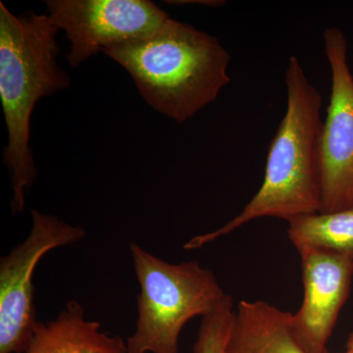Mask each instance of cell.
I'll list each match as a JSON object with an SVG mask.
<instances>
[{"instance_id": "1", "label": "cell", "mask_w": 353, "mask_h": 353, "mask_svg": "<svg viewBox=\"0 0 353 353\" xmlns=\"http://www.w3.org/2000/svg\"><path fill=\"white\" fill-rule=\"evenodd\" d=\"M287 111L272 141L264 181L240 214L216 231L199 234L185 250L201 248L264 217L289 221L322 209V97L309 82L299 58L285 71Z\"/></svg>"}, {"instance_id": "2", "label": "cell", "mask_w": 353, "mask_h": 353, "mask_svg": "<svg viewBox=\"0 0 353 353\" xmlns=\"http://www.w3.org/2000/svg\"><path fill=\"white\" fill-rule=\"evenodd\" d=\"M57 32L48 14L16 16L0 2V99L8 131L3 160L10 175L14 215L24 211L26 192L38 176L30 146L34 106L71 83L57 65Z\"/></svg>"}, {"instance_id": "3", "label": "cell", "mask_w": 353, "mask_h": 353, "mask_svg": "<svg viewBox=\"0 0 353 353\" xmlns=\"http://www.w3.org/2000/svg\"><path fill=\"white\" fill-rule=\"evenodd\" d=\"M102 52L126 70L153 109L180 124L230 83V55L218 39L171 18L150 36Z\"/></svg>"}, {"instance_id": "4", "label": "cell", "mask_w": 353, "mask_h": 353, "mask_svg": "<svg viewBox=\"0 0 353 353\" xmlns=\"http://www.w3.org/2000/svg\"><path fill=\"white\" fill-rule=\"evenodd\" d=\"M130 252L141 294L128 353H179L185 324L210 314L226 294L213 272L199 262L169 263L136 243L130 245Z\"/></svg>"}, {"instance_id": "5", "label": "cell", "mask_w": 353, "mask_h": 353, "mask_svg": "<svg viewBox=\"0 0 353 353\" xmlns=\"http://www.w3.org/2000/svg\"><path fill=\"white\" fill-rule=\"evenodd\" d=\"M29 236L0 259V353H23L38 326L32 284L39 260L50 250L83 240L85 231L32 209Z\"/></svg>"}, {"instance_id": "6", "label": "cell", "mask_w": 353, "mask_h": 353, "mask_svg": "<svg viewBox=\"0 0 353 353\" xmlns=\"http://www.w3.org/2000/svg\"><path fill=\"white\" fill-rule=\"evenodd\" d=\"M48 16L71 43L76 68L99 51L145 38L170 17L148 0H48Z\"/></svg>"}, {"instance_id": "7", "label": "cell", "mask_w": 353, "mask_h": 353, "mask_svg": "<svg viewBox=\"0 0 353 353\" xmlns=\"http://www.w3.org/2000/svg\"><path fill=\"white\" fill-rule=\"evenodd\" d=\"M332 73V92L321 134L322 209L333 213L353 206V76L347 41L339 28L323 34Z\"/></svg>"}, {"instance_id": "8", "label": "cell", "mask_w": 353, "mask_h": 353, "mask_svg": "<svg viewBox=\"0 0 353 353\" xmlns=\"http://www.w3.org/2000/svg\"><path fill=\"white\" fill-rule=\"evenodd\" d=\"M304 296L292 317V331L306 353H328L327 345L353 279V260L336 252L301 246Z\"/></svg>"}, {"instance_id": "9", "label": "cell", "mask_w": 353, "mask_h": 353, "mask_svg": "<svg viewBox=\"0 0 353 353\" xmlns=\"http://www.w3.org/2000/svg\"><path fill=\"white\" fill-rule=\"evenodd\" d=\"M23 353H128V348L121 336L102 332L101 323L88 320L82 304L71 301L54 319L39 322Z\"/></svg>"}, {"instance_id": "10", "label": "cell", "mask_w": 353, "mask_h": 353, "mask_svg": "<svg viewBox=\"0 0 353 353\" xmlns=\"http://www.w3.org/2000/svg\"><path fill=\"white\" fill-rule=\"evenodd\" d=\"M292 317L266 301H240L227 353H306L292 334Z\"/></svg>"}, {"instance_id": "11", "label": "cell", "mask_w": 353, "mask_h": 353, "mask_svg": "<svg viewBox=\"0 0 353 353\" xmlns=\"http://www.w3.org/2000/svg\"><path fill=\"white\" fill-rule=\"evenodd\" d=\"M287 222L288 236L296 248L313 246L353 260V206L333 213L297 216Z\"/></svg>"}, {"instance_id": "12", "label": "cell", "mask_w": 353, "mask_h": 353, "mask_svg": "<svg viewBox=\"0 0 353 353\" xmlns=\"http://www.w3.org/2000/svg\"><path fill=\"white\" fill-rule=\"evenodd\" d=\"M234 317L233 297L226 294L215 310L202 318L194 353H227Z\"/></svg>"}, {"instance_id": "13", "label": "cell", "mask_w": 353, "mask_h": 353, "mask_svg": "<svg viewBox=\"0 0 353 353\" xmlns=\"http://www.w3.org/2000/svg\"><path fill=\"white\" fill-rule=\"evenodd\" d=\"M170 3H199L201 4V6H223V4H224V1H170Z\"/></svg>"}, {"instance_id": "14", "label": "cell", "mask_w": 353, "mask_h": 353, "mask_svg": "<svg viewBox=\"0 0 353 353\" xmlns=\"http://www.w3.org/2000/svg\"><path fill=\"white\" fill-rule=\"evenodd\" d=\"M347 348V350H353V332L352 334H350V338H348Z\"/></svg>"}, {"instance_id": "15", "label": "cell", "mask_w": 353, "mask_h": 353, "mask_svg": "<svg viewBox=\"0 0 353 353\" xmlns=\"http://www.w3.org/2000/svg\"><path fill=\"white\" fill-rule=\"evenodd\" d=\"M343 353H353V350H347V352H343Z\"/></svg>"}]
</instances>
